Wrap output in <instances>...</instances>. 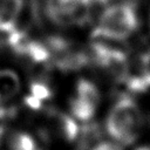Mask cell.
<instances>
[{"instance_id": "cell-9", "label": "cell", "mask_w": 150, "mask_h": 150, "mask_svg": "<svg viewBox=\"0 0 150 150\" xmlns=\"http://www.w3.org/2000/svg\"><path fill=\"white\" fill-rule=\"evenodd\" d=\"M91 150H124L123 145L115 141H104L96 144Z\"/></svg>"}, {"instance_id": "cell-10", "label": "cell", "mask_w": 150, "mask_h": 150, "mask_svg": "<svg viewBox=\"0 0 150 150\" xmlns=\"http://www.w3.org/2000/svg\"><path fill=\"white\" fill-rule=\"evenodd\" d=\"M136 150H150V145H142V146L137 148Z\"/></svg>"}, {"instance_id": "cell-4", "label": "cell", "mask_w": 150, "mask_h": 150, "mask_svg": "<svg viewBox=\"0 0 150 150\" xmlns=\"http://www.w3.org/2000/svg\"><path fill=\"white\" fill-rule=\"evenodd\" d=\"M98 105L100 91L97 87L91 81L79 80L69 102L73 117L81 122H88L95 116Z\"/></svg>"}, {"instance_id": "cell-6", "label": "cell", "mask_w": 150, "mask_h": 150, "mask_svg": "<svg viewBox=\"0 0 150 150\" xmlns=\"http://www.w3.org/2000/svg\"><path fill=\"white\" fill-rule=\"evenodd\" d=\"M0 150H38V145L26 132L6 131L0 128Z\"/></svg>"}, {"instance_id": "cell-1", "label": "cell", "mask_w": 150, "mask_h": 150, "mask_svg": "<svg viewBox=\"0 0 150 150\" xmlns=\"http://www.w3.org/2000/svg\"><path fill=\"white\" fill-rule=\"evenodd\" d=\"M144 116L136 101L128 96L118 98L109 110L105 129L112 141L121 145L132 144L141 135Z\"/></svg>"}, {"instance_id": "cell-7", "label": "cell", "mask_w": 150, "mask_h": 150, "mask_svg": "<svg viewBox=\"0 0 150 150\" xmlns=\"http://www.w3.org/2000/svg\"><path fill=\"white\" fill-rule=\"evenodd\" d=\"M22 11V0H0V33L14 30Z\"/></svg>"}, {"instance_id": "cell-5", "label": "cell", "mask_w": 150, "mask_h": 150, "mask_svg": "<svg viewBox=\"0 0 150 150\" xmlns=\"http://www.w3.org/2000/svg\"><path fill=\"white\" fill-rule=\"evenodd\" d=\"M21 81L19 75L12 69H0V115L4 107L20 93Z\"/></svg>"}, {"instance_id": "cell-2", "label": "cell", "mask_w": 150, "mask_h": 150, "mask_svg": "<svg viewBox=\"0 0 150 150\" xmlns=\"http://www.w3.org/2000/svg\"><path fill=\"white\" fill-rule=\"evenodd\" d=\"M138 23L137 9L132 4H114L101 13L94 30V36L122 41L130 38L136 32Z\"/></svg>"}, {"instance_id": "cell-8", "label": "cell", "mask_w": 150, "mask_h": 150, "mask_svg": "<svg viewBox=\"0 0 150 150\" xmlns=\"http://www.w3.org/2000/svg\"><path fill=\"white\" fill-rule=\"evenodd\" d=\"M141 79L145 86H150V49L145 52L139 60Z\"/></svg>"}, {"instance_id": "cell-3", "label": "cell", "mask_w": 150, "mask_h": 150, "mask_svg": "<svg viewBox=\"0 0 150 150\" xmlns=\"http://www.w3.org/2000/svg\"><path fill=\"white\" fill-rule=\"evenodd\" d=\"M91 0H45L48 18L59 26H81L87 22Z\"/></svg>"}]
</instances>
